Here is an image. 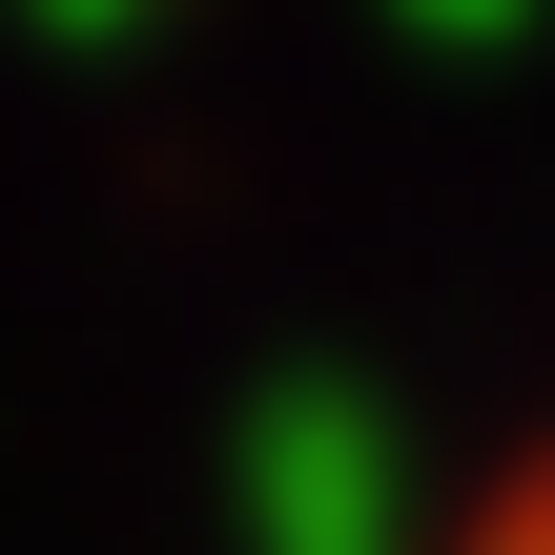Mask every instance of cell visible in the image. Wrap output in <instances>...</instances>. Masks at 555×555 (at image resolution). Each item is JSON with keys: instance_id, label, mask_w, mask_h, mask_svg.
<instances>
[{"instance_id": "cell-1", "label": "cell", "mask_w": 555, "mask_h": 555, "mask_svg": "<svg viewBox=\"0 0 555 555\" xmlns=\"http://www.w3.org/2000/svg\"><path fill=\"white\" fill-rule=\"evenodd\" d=\"M474 555H555V494H515V515H494V535H474Z\"/></svg>"}]
</instances>
